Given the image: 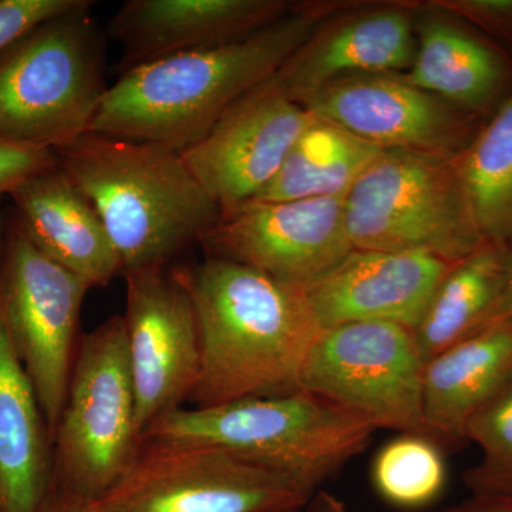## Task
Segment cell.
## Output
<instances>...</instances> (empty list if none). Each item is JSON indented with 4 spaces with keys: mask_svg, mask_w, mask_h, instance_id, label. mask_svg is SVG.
<instances>
[{
    "mask_svg": "<svg viewBox=\"0 0 512 512\" xmlns=\"http://www.w3.org/2000/svg\"><path fill=\"white\" fill-rule=\"evenodd\" d=\"M508 247H510V262H508L507 285H505L503 299L498 306L493 323H508L512 326V242Z\"/></svg>",
    "mask_w": 512,
    "mask_h": 512,
    "instance_id": "obj_33",
    "label": "cell"
},
{
    "mask_svg": "<svg viewBox=\"0 0 512 512\" xmlns=\"http://www.w3.org/2000/svg\"><path fill=\"white\" fill-rule=\"evenodd\" d=\"M430 3L512 45V0H433Z\"/></svg>",
    "mask_w": 512,
    "mask_h": 512,
    "instance_id": "obj_29",
    "label": "cell"
},
{
    "mask_svg": "<svg viewBox=\"0 0 512 512\" xmlns=\"http://www.w3.org/2000/svg\"><path fill=\"white\" fill-rule=\"evenodd\" d=\"M345 198L249 200L222 214L200 245L210 258L248 266L284 284L306 286L353 251Z\"/></svg>",
    "mask_w": 512,
    "mask_h": 512,
    "instance_id": "obj_11",
    "label": "cell"
},
{
    "mask_svg": "<svg viewBox=\"0 0 512 512\" xmlns=\"http://www.w3.org/2000/svg\"><path fill=\"white\" fill-rule=\"evenodd\" d=\"M10 214L47 258L87 288L123 276L120 256L103 221L62 168L35 175L10 194Z\"/></svg>",
    "mask_w": 512,
    "mask_h": 512,
    "instance_id": "obj_18",
    "label": "cell"
},
{
    "mask_svg": "<svg viewBox=\"0 0 512 512\" xmlns=\"http://www.w3.org/2000/svg\"><path fill=\"white\" fill-rule=\"evenodd\" d=\"M288 0H128L107 23L117 73L181 53L239 42L285 18Z\"/></svg>",
    "mask_w": 512,
    "mask_h": 512,
    "instance_id": "obj_17",
    "label": "cell"
},
{
    "mask_svg": "<svg viewBox=\"0 0 512 512\" xmlns=\"http://www.w3.org/2000/svg\"><path fill=\"white\" fill-rule=\"evenodd\" d=\"M440 512H512V494H471Z\"/></svg>",
    "mask_w": 512,
    "mask_h": 512,
    "instance_id": "obj_30",
    "label": "cell"
},
{
    "mask_svg": "<svg viewBox=\"0 0 512 512\" xmlns=\"http://www.w3.org/2000/svg\"><path fill=\"white\" fill-rule=\"evenodd\" d=\"M55 153L103 221L123 276L170 268L221 220L217 202L170 148L89 131Z\"/></svg>",
    "mask_w": 512,
    "mask_h": 512,
    "instance_id": "obj_3",
    "label": "cell"
},
{
    "mask_svg": "<svg viewBox=\"0 0 512 512\" xmlns=\"http://www.w3.org/2000/svg\"><path fill=\"white\" fill-rule=\"evenodd\" d=\"M373 484L387 503L420 508L436 500L446 485L447 468L434 441L402 434L377 453Z\"/></svg>",
    "mask_w": 512,
    "mask_h": 512,
    "instance_id": "obj_25",
    "label": "cell"
},
{
    "mask_svg": "<svg viewBox=\"0 0 512 512\" xmlns=\"http://www.w3.org/2000/svg\"><path fill=\"white\" fill-rule=\"evenodd\" d=\"M59 165L55 150L0 137V201L23 183Z\"/></svg>",
    "mask_w": 512,
    "mask_h": 512,
    "instance_id": "obj_27",
    "label": "cell"
},
{
    "mask_svg": "<svg viewBox=\"0 0 512 512\" xmlns=\"http://www.w3.org/2000/svg\"><path fill=\"white\" fill-rule=\"evenodd\" d=\"M451 266L420 252L353 249L302 288L322 329L382 322L414 330Z\"/></svg>",
    "mask_w": 512,
    "mask_h": 512,
    "instance_id": "obj_16",
    "label": "cell"
},
{
    "mask_svg": "<svg viewBox=\"0 0 512 512\" xmlns=\"http://www.w3.org/2000/svg\"><path fill=\"white\" fill-rule=\"evenodd\" d=\"M346 231L360 251L420 252L458 262L484 245L456 158L383 150L345 198Z\"/></svg>",
    "mask_w": 512,
    "mask_h": 512,
    "instance_id": "obj_6",
    "label": "cell"
},
{
    "mask_svg": "<svg viewBox=\"0 0 512 512\" xmlns=\"http://www.w3.org/2000/svg\"><path fill=\"white\" fill-rule=\"evenodd\" d=\"M39 512H94L92 504L87 501L80 500L74 495L66 493L62 488H59L57 493H53L50 488L49 495H47L45 503Z\"/></svg>",
    "mask_w": 512,
    "mask_h": 512,
    "instance_id": "obj_31",
    "label": "cell"
},
{
    "mask_svg": "<svg viewBox=\"0 0 512 512\" xmlns=\"http://www.w3.org/2000/svg\"><path fill=\"white\" fill-rule=\"evenodd\" d=\"M356 2H306L229 45L181 53L119 74L90 131L183 154L232 104L271 79L323 20Z\"/></svg>",
    "mask_w": 512,
    "mask_h": 512,
    "instance_id": "obj_1",
    "label": "cell"
},
{
    "mask_svg": "<svg viewBox=\"0 0 512 512\" xmlns=\"http://www.w3.org/2000/svg\"><path fill=\"white\" fill-rule=\"evenodd\" d=\"M467 440L483 453L464 473L471 494H512V380L471 417Z\"/></svg>",
    "mask_w": 512,
    "mask_h": 512,
    "instance_id": "obj_26",
    "label": "cell"
},
{
    "mask_svg": "<svg viewBox=\"0 0 512 512\" xmlns=\"http://www.w3.org/2000/svg\"><path fill=\"white\" fill-rule=\"evenodd\" d=\"M90 289L39 251L6 211L0 258V306L10 338L32 380L50 436L62 414L80 316Z\"/></svg>",
    "mask_w": 512,
    "mask_h": 512,
    "instance_id": "obj_10",
    "label": "cell"
},
{
    "mask_svg": "<svg viewBox=\"0 0 512 512\" xmlns=\"http://www.w3.org/2000/svg\"><path fill=\"white\" fill-rule=\"evenodd\" d=\"M5 222L0 210V258ZM52 483V436L0 306V512H39Z\"/></svg>",
    "mask_w": 512,
    "mask_h": 512,
    "instance_id": "obj_19",
    "label": "cell"
},
{
    "mask_svg": "<svg viewBox=\"0 0 512 512\" xmlns=\"http://www.w3.org/2000/svg\"><path fill=\"white\" fill-rule=\"evenodd\" d=\"M312 120L311 111L292 100L272 76L232 104L207 136L181 156L222 215L254 200L271 183Z\"/></svg>",
    "mask_w": 512,
    "mask_h": 512,
    "instance_id": "obj_14",
    "label": "cell"
},
{
    "mask_svg": "<svg viewBox=\"0 0 512 512\" xmlns=\"http://www.w3.org/2000/svg\"><path fill=\"white\" fill-rule=\"evenodd\" d=\"M93 5L83 0L0 52V137L57 150L89 133L110 87Z\"/></svg>",
    "mask_w": 512,
    "mask_h": 512,
    "instance_id": "obj_5",
    "label": "cell"
},
{
    "mask_svg": "<svg viewBox=\"0 0 512 512\" xmlns=\"http://www.w3.org/2000/svg\"><path fill=\"white\" fill-rule=\"evenodd\" d=\"M83 0H0V52L39 23L69 12Z\"/></svg>",
    "mask_w": 512,
    "mask_h": 512,
    "instance_id": "obj_28",
    "label": "cell"
},
{
    "mask_svg": "<svg viewBox=\"0 0 512 512\" xmlns=\"http://www.w3.org/2000/svg\"><path fill=\"white\" fill-rule=\"evenodd\" d=\"M508 262V245L485 242L448 269L413 330L424 363L494 322L507 285Z\"/></svg>",
    "mask_w": 512,
    "mask_h": 512,
    "instance_id": "obj_22",
    "label": "cell"
},
{
    "mask_svg": "<svg viewBox=\"0 0 512 512\" xmlns=\"http://www.w3.org/2000/svg\"><path fill=\"white\" fill-rule=\"evenodd\" d=\"M52 446L59 488L87 503L119 483L136 458L141 434L123 316L80 338Z\"/></svg>",
    "mask_w": 512,
    "mask_h": 512,
    "instance_id": "obj_7",
    "label": "cell"
},
{
    "mask_svg": "<svg viewBox=\"0 0 512 512\" xmlns=\"http://www.w3.org/2000/svg\"><path fill=\"white\" fill-rule=\"evenodd\" d=\"M376 430L318 396L298 392L175 409L143 434L150 443L218 448L318 491L362 453Z\"/></svg>",
    "mask_w": 512,
    "mask_h": 512,
    "instance_id": "obj_4",
    "label": "cell"
},
{
    "mask_svg": "<svg viewBox=\"0 0 512 512\" xmlns=\"http://www.w3.org/2000/svg\"><path fill=\"white\" fill-rule=\"evenodd\" d=\"M174 269L190 292L200 330L192 407L301 390L303 365L323 330L302 286L210 256Z\"/></svg>",
    "mask_w": 512,
    "mask_h": 512,
    "instance_id": "obj_2",
    "label": "cell"
},
{
    "mask_svg": "<svg viewBox=\"0 0 512 512\" xmlns=\"http://www.w3.org/2000/svg\"><path fill=\"white\" fill-rule=\"evenodd\" d=\"M416 40L412 66L403 74L414 86L477 116L503 93L507 56L463 20L419 3Z\"/></svg>",
    "mask_w": 512,
    "mask_h": 512,
    "instance_id": "obj_20",
    "label": "cell"
},
{
    "mask_svg": "<svg viewBox=\"0 0 512 512\" xmlns=\"http://www.w3.org/2000/svg\"><path fill=\"white\" fill-rule=\"evenodd\" d=\"M359 5V3H357ZM340 10L311 36L274 74L278 86L301 104L326 84L353 74L407 72L416 55L413 2Z\"/></svg>",
    "mask_w": 512,
    "mask_h": 512,
    "instance_id": "obj_15",
    "label": "cell"
},
{
    "mask_svg": "<svg viewBox=\"0 0 512 512\" xmlns=\"http://www.w3.org/2000/svg\"><path fill=\"white\" fill-rule=\"evenodd\" d=\"M123 322L141 439L164 414L190 400L200 376L201 343L190 292L174 268L124 275Z\"/></svg>",
    "mask_w": 512,
    "mask_h": 512,
    "instance_id": "obj_12",
    "label": "cell"
},
{
    "mask_svg": "<svg viewBox=\"0 0 512 512\" xmlns=\"http://www.w3.org/2000/svg\"><path fill=\"white\" fill-rule=\"evenodd\" d=\"M511 380L508 323H493L424 363V417L433 440L466 441L468 421Z\"/></svg>",
    "mask_w": 512,
    "mask_h": 512,
    "instance_id": "obj_21",
    "label": "cell"
},
{
    "mask_svg": "<svg viewBox=\"0 0 512 512\" xmlns=\"http://www.w3.org/2000/svg\"><path fill=\"white\" fill-rule=\"evenodd\" d=\"M382 151L338 124L313 114V120L293 144L278 173L254 200L292 201L348 195Z\"/></svg>",
    "mask_w": 512,
    "mask_h": 512,
    "instance_id": "obj_23",
    "label": "cell"
},
{
    "mask_svg": "<svg viewBox=\"0 0 512 512\" xmlns=\"http://www.w3.org/2000/svg\"><path fill=\"white\" fill-rule=\"evenodd\" d=\"M301 106L382 150L457 158L480 131V116L410 83L399 73L353 74Z\"/></svg>",
    "mask_w": 512,
    "mask_h": 512,
    "instance_id": "obj_13",
    "label": "cell"
},
{
    "mask_svg": "<svg viewBox=\"0 0 512 512\" xmlns=\"http://www.w3.org/2000/svg\"><path fill=\"white\" fill-rule=\"evenodd\" d=\"M316 491L218 450L143 441L94 512H288Z\"/></svg>",
    "mask_w": 512,
    "mask_h": 512,
    "instance_id": "obj_9",
    "label": "cell"
},
{
    "mask_svg": "<svg viewBox=\"0 0 512 512\" xmlns=\"http://www.w3.org/2000/svg\"><path fill=\"white\" fill-rule=\"evenodd\" d=\"M288 512H346L345 504L335 495L316 491L305 504Z\"/></svg>",
    "mask_w": 512,
    "mask_h": 512,
    "instance_id": "obj_32",
    "label": "cell"
},
{
    "mask_svg": "<svg viewBox=\"0 0 512 512\" xmlns=\"http://www.w3.org/2000/svg\"><path fill=\"white\" fill-rule=\"evenodd\" d=\"M423 372L413 330L394 323H348L322 330L303 365L301 390L376 431L434 441L424 417Z\"/></svg>",
    "mask_w": 512,
    "mask_h": 512,
    "instance_id": "obj_8",
    "label": "cell"
},
{
    "mask_svg": "<svg viewBox=\"0 0 512 512\" xmlns=\"http://www.w3.org/2000/svg\"><path fill=\"white\" fill-rule=\"evenodd\" d=\"M458 175L487 242H512V93L461 156Z\"/></svg>",
    "mask_w": 512,
    "mask_h": 512,
    "instance_id": "obj_24",
    "label": "cell"
}]
</instances>
